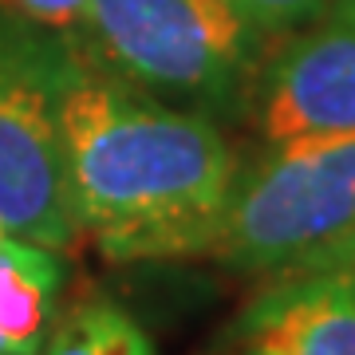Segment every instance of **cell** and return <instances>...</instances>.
Segmentation results:
<instances>
[{"label": "cell", "mask_w": 355, "mask_h": 355, "mask_svg": "<svg viewBox=\"0 0 355 355\" xmlns=\"http://www.w3.org/2000/svg\"><path fill=\"white\" fill-rule=\"evenodd\" d=\"M64 158L79 237L111 261L209 257L241 174L209 114L130 87L79 44L64 87Z\"/></svg>", "instance_id": "cell-1"}, {"label": "cell", "mask_w": 355, "mask_h": 355, "mask_svg": "<svg viewBox=\"0 0 355 355\" xmlns=\"http://www.w3.org/2000/svg\"><path fill=\"white\" fill-rule=\"evenodd\" d=\"M261 40L229 0H87L76 32L111 76L214 123L257 91Z\"/></svg>", "instance_id": "cell-2"}, {"label": "cell", "mask_w": 355, "mask_h": 355, "mask_svg": "<svg viewBox=\"0 0 355 355\" xmlns=\"http://www.w3.org/2000/svg\"><path fill=\"white\" fill-rule=\"evenodd\" d=\"M209 257L261 280L355 261V139L265 146L237 174Z\"/></svg>", "instance_id": "cell-3"}, {"label": "cell", "mask_w": 355, "mask_h": 355, "mask_svg": "<svg viewBox=\"0 0 355 355\" xmlns=\"http://www.w3.org/2000/svg\"><path fill=\"white\" fill-rule=\"evenodd\" d=\"M76 40L0 4V225L51 253L79 241L64 158Z\"/></svg>", "instance_id": "cell-4"}, {"label": "cell", "mask_w": 355, "mask_h": 355, "mask_svg": "<svg viewBox=\"0 0 355 355\" xmlns=\"http://www.w3.org/2000/svg\"><path fill=\"white\" fill-rule=\"evenodd\" d=\"M265 146L355 139V12L331 4L268 60L257 79Z\"/></svg>", "instance_id": "cell-5"}, {"label": "cell", "mask_w": 355, "mask_h": 355, "mask_svg": "<svg viewBox=\"0 0 355 355\" xmlns=\"http://www.w3.org/2000/svg\"><path fill=\"white\" fill-rule=\"evenodd\" d=\"M229 355H355V261L265 280L229 328Z\"/></svg>", "instance_id": "cell-6"}, {"label": "cell", "mask_w": 355, "mask_h": 355, "mask_svg": "<svg viewBox=\"0 0 355 355\" xmlns=\"http://www.w3.org/2000/svg\"><path fill=\"white\" fill-rule=\"evenodd\" d=\"M64 284L60 253L16 241L0 253V355H40Z\"/></svg>", "instance_id": "cell-7"}, {"label": "cell", "mask_w": 355, "mask_h": 355, "mask_svg": "<svg viewBox=\"0 0 355 355\" xmlns=\"http://www.w3.org/2000/svg\"><path fill=\"white\" fill-rule=\"evenodd\" d=\"M40 355H154V343L123 304L87 296L51 324Z\"/></svg>", "instance_id": "cell-8"}, {"label": "cell", "mask_w": 355, "mask_h": 355, "mask_svg": "<svg viewBox=\"0 0 355 355\" xmlns=\"http://www.w3.org/2000/svg\"><path fill=\"white\" fill-rule=\"evenodd\" d=\"M261 36H284L296 28L312 24L316 16H324L331 8V0H229Z\"/></svg>", "instance_id": "cell-9"}, {"label": "cell", "mask_w": 355, "mask_h": 355, "mask_svg": "<svg viewBox=\"0 0 355 355\" xmlns=\"http://www.w3.org/2000/svg\"><path fill=\"white\" fill-rule=\"evenodd\" d=\"M20 16L36 20L40 28H51V32H64V36H76L83 16H87V0H8Z\"/></svg>", "instance_id": "cell-10"}, {"label": "cell", "mask_w": 355, "mask_h": 355, "mask_svg": "<svg viewBox=\"0 0 355 355\" xmlns=\"http://www.w3.org/2000/svg\"><path fill=\"white\" fill-rule=\"evenodd\" d=\"M331 4H340V8H352V12H355V0H331Z\"/></svg>", "instance_id": "cell-11"}]
</instances>
